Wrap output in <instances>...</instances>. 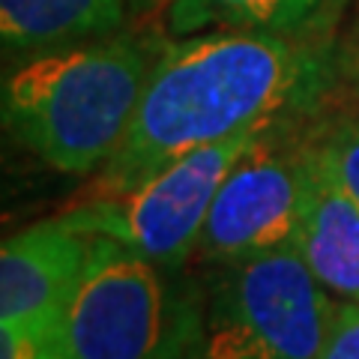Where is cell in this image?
I'll return each instance as SVG.
<instances>
[{"instance_id":"6da1fadb","label":"cell","mask_w":359,"mask_h":359,"mask_svg":"<svg viewBox=\"0 0 359 359\" xmlns=\"http://www.w3.org/2000/svg\"><path fill=\"white\" fill-rule=\"evenodd\" d=\"M297 36L210 30L162 42L126 138L81 198H108L207 144L269 126L318 87Z\"/></svg>"},{"instance_id":"7a4b0ae2","label":"cell","mask_w":359,"mask_h":359,"mask_svg":"<svg viewBox=\"0 0 359 359\" xmlns=\"http://www.w3.org/2000/svg\"><path fill=\"white\" fill-rule=\"evenodd\" d=\"M165 36L120 30L33 54L4 78V129L48 168L90 177L126 138Z\"/></svg>"},{"instance_id":"3957f363","label":"cell","mask_w":359,"mask_h":359,"mask_svg":"<svg viewBox=\"0 0 359 359\" xmlns=\"http://www.w3.org/2000/svg\"><path fill=\"white\" fill-rule=\"evenodd\" d=\"M204 311L171 297L159 266L111 237L93 252L48 359H192Z\"/></svg>"},{"instance_id":"277c9868","label":"cell","mask_w":359,"mask_h":359,"mask_svg":"<svg viewBox=\"0 0 359 359\" xmlns=\"http://www.w3.org/2000/svg\"><path fill=\"white\" fill-rule=\"evenodd\" d=\"M335 306L294 245L224 266L204 309L201 359H320Z\"/></svg>"},{"instance_id":"5b68a950","label":"cell","mask_w":359,"mask_h":359,"mask_svg":"<svg viewBox=\"0 0 359 359\" xmlns=\"http://www.w3.org/2000/svg\"><path fill=\"white\" fill-rule=\"evenodd\" d=\"M264 129L266 126L240 132L180 156L129 192L81 198L60 212V219L93 237L120 240L159 269H180L198 252L201 231L222 180Z\"/></svg>"},{"instance_id":"8992f818","label":"cell","mask_w":359,"mask_h":359,"mask_svg":"<svg viewBox=\"0 0 359 359\" xmlns=\"http://www.w3.org/2000/svg\"><path fill=\"white\" fill-rule=\"evenodd\" d=\"M309 174L311 138H290L273 120L222 180L195 257L224 269L294 245Z\"/></svg>"},{"instance_id":"52a82bcc","label":"cell","mask_w":359,"mask_h":359,"mask_svg":"<svg viewBox=\"0 0 359 359\" xmlns=\"http://www.w3.org/2000/svg\"><path fill=\"white\" fill-rule=\"evenodd\" d=\"M93 252V233L60 216L36 222L0 249V327L54 339Z\"/></svg>"},{"instance_id":"ba28073f","label":"cell","mask_w":359,"mask_h":359,"mask_svg":"<svg viewBox=\"0 0 359 359\" xmlns=\"http://www.w3.org/2000/svg\"><path fill=\"white\" fill-rule=\"evenodd\" d=\"M294 249L332 297L359 302V204L335 183L314 150V141Z\"/></svg>"},{"instance_id":"9c48e42d","label":"cell","mask_w":359,"mask_h":359,"mask_svg":"<svg viewBox=\"0 0 359 359\" xmlns=\"http://www.w3.org/2000/svg\"><path fill=\"white\" fill-rule=\"evenodd\" d=\"M132 0H0V39L6 57L69 48L126 30Z\"/></svg>"},{"instance_id":"30bf717a","label":"cell","mask_w":359,"mask_h":359,"mask_svg":"<svg viewBox=\"0 0 359 359\" xmlns=\"http://www.w3.org/2000/svg\"><path fill=\"white\" fill-rule=\"evenodd\" d=\"M323 0H168V36L210 30H255L299 36L320 15Z\"/></svg>"},{"instance_id":"8fae6325","label":"cell","mask_w":359,"mask_h":359,"mask_svg":"<svg viewBox=\"0 0 359 359\" xmlns=\"http://www.w3.org/2000/svg\"><path fill=\"white\" fill-rule=\"evenodd\" d=\"M311 141L335 183L359 204V111L330 123Z\"/></svg>"},{"instance_id":"7c38bea8","label":"cell","mask_w":359,"mask_h":359,"mask_svg":"<svg viewBox=\"0 0 359 359\" xmlns=\"http://www.w3.org/2000/svg\"><path fill=\"white\" fill-rule=\"evenodd\" d=\"M320 359H359V302L339 299Z\"/></svg>"},{"instance_id":"4fadbf2b","label":"cell","mask_w":359,"mask_h":359,"mask_svg":"<svg viewBox=\"0 0 359 359\" xmlns=\"http://www.w3.org/2000/svg\"><path fill=\"white\" fill-rule=\"evenodd\" d=\"M48 341L25 330L0 327V359H48Z\"/></svg>"},{"instance_id":"5bb4252c","label":"cell","mask_w":359,"mask_h":359,"mask_svg":"<svg viewBox=\"0 0 359 359\" xmlns=\"http://www.w3.org/2000/svg\"><path fill=\"white\" fill-rule=\"evenodd\" d=\"M147 4H150V0H132V6H135V9H141V6H147Z\"/></svg>"}]
</instances>
